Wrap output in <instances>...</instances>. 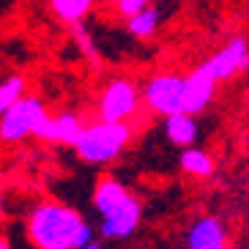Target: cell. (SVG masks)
Listing matches in <instances>:
<instances>
[{
  "mask_svg": "<svg viewBox=\"0 0 249 249\" xmlns=\"http://www.w3.org/2000/svg\"><path fill=\"white\" fill-rule=\"evenodd\" d=\"M28 238L38 249H85L93 241V227L74 208L41 203L28 219Z\"/></svg>",
  "mask_w": 249,
  "mask_h": 249,
  "instance_id": "6da1fadb",
  "label": "cell"
},
{
  "mask_svg": "<svg viewBox=\"0 0 249 249\" xmlns=\"http://www.w3.org/2000/svg\"><path fill=\"white\" fill-rule=\"evenodd\" d=\"M93 205L102 213V235L104 238H126L140 225L142 208L126 186L115 178H104L93 192Z\"/></svg>",
  "mask_w": 249,
  "mask_h": 249,
  "instance_id": "7a4b0ae2",
  "label": "cell"
},
{
  "mask_svg": "<svg viewBox=\"0 0 249 249\" xmlns=\"http://www.w3.org/2000/svg\"><path fill=\"white\" fill-rule=\"evenodd\" d=\"M126 140H129L126 124H104L102 121L82 132L80 142H77V156L88 164H104L124 151Z\"/></svg>",
  "mask_w": 249,
  "mask_h": 249,
  "instance_id": "3957f363",
  "label": "cell"
},
{
  "mask_svg": "<svg viewBox=\"0 0 249 249\" xmlns=\"http://www.w3.org/2000/svg\"><path fill=\"white\" fill-rule=\"evenodd\" d=\"M47 118L50 115H47L41 99H36V96H22L6 115L0 118V140L3 142L25 140L28 134H36Z\"/></svg>",
  "mask_w": 249,
  "mask_h": 249,
  "instance_id": "277c9868",
  "label": "cell"
},
{
  "mask_svg": "<svg viewBox=\"0 0 249 249\" xmlns=\"http://www.w3.org/2000/svg\"><path fill=\"white\" fill-rule=\"evenodd\" d=\"M148 107L159 115H178L183 112V77L178 74H159L145 88Z\"/></svg>",
  "mask_w": 249,
  "mask_h": 249,
  "instance_id": "5b68a950",
  "label": "cell"
},
{
  "mask_svg": "<svg viewBox=\"0 0 249 249\" xmlns=\"http://www.w3.org/2000/svg\"><path fill=\"white\" fill-rule=\"evenodd\" d=\"M137 88L129 80H112L102 93L99 115L104 118V124H124L137 110Z\"/></svg>",
  "mask_w": 249,
  "mask_h": 249,
  "instance_id": "8992f818",
  "label": "cell"
},
{
  "mask_svg": "<svg viewBox=\"0 0 249 249\" xmlns=\"http://www.w3.org/2000/svg\"><path fill=\"white\" fill-rule=\"evenodd\" d=\"M247 66H249V47L244 38L227 41L213 58H208L203 63V69L211 74L213 80H230V77H235V74Z\"/></svg>",
  "mask_w": 249,
  "mask_h": 249,
  "instance_id": "52a82bcc",
  "label": "cell"
},
{
  "mask_svg": "<svg viewBox=\"0 0 249 249\" xmlns=\"http://www.w3.org/2000/svg\"><path fill=\"white\" fill-rule=\"evenodd\" d=\"M213 88H216V80L205 71L203 66L195 69V71L183 80V112L186 115H197L208 107V102L213 99Z\"/></svg>",
  "mask_w": 249,
  "mask_h": 249,
  "instance_id": "ba28073f",
  "label": "cell"
},
{
  "mask_svg": "<svg viewBox=\"0 0 249 249\" xmlns=\"http://www.w3.org/2000/svg\"><path fill=\"white\" fill-rule=\"evenodd\" d=\"M82 132H85V129L80 126V118L74 115V112H60V115H55V118L52 115L47 118L44 124H41V129L36 132V137L47 140V142H63V145L77 148Z\"/></svg>",
  "mask_w": 249,
  "mask_h": 249,
  "instance_id": "9c48e42d",
  "label": "cell"
},
{
  "mask_svg": "<svg viewBox=\"0 0 249 249\" xmlns=\"http://www.w3.org/2000/svg\"><path fill=\"white\" fill-rule=\"evenodd\" d=\"M225 227L216 216H203L189 230V249H225Z\"/></svg>",
  "mask_w": 249,
  "mask_h": 249,
  "instance_id": "30bf717a",
  "label": "cell"
},
{
  "mask_svg": "<svg viewBox=\"0 0 249 249\" xmlns=\"http://www.w3.org/2000/svg\"><path fill=\"white\" fill-rule=\"evenodd\" d=\"M164 132H167L170 142L189 148L192 142L197 140V124H195V118H192V115L178 112V115H170L167 121H164Z\"/></svg>",
  "mask_w": 249,
  "mask_h": 249,
  "instance_id": "8fae6325",
  "label": "cell"
},
{
  "mask_svg": "<svg viewBox=\"0 0 249 249\" xmlns=\"http://www.w3.org/2000/svg\"><path fill=\"white\" fill-rule=\"evenodd\" d=\"M181 167L186 170V173H192V176L205 178V176L213 173V161H211V156L205 154V151H200V148H186L181 154Z\"/></svg>",
  "mask_w": 249,
  "mask_h": 249,
  "instance_id": "7c38bea8",
  "label": "cell"
},
{
  "mask_svg": "<svg viewBox=\"0 0 249 249\" xmlns=\"http://www.w3.org/2000/svg\"><path fill=\"white\" fill-rule=\"evenodd\" d=\"M93 0H50L52 11L63 19V22H71V25H80V19L88 14V8Z\"/></svg>",
  "mask_w": 249,
  "mask_h": 249,
  "instance_id": "4fadbf2b",
  "label": "cell"
},
{
  "mask_svg": "<svg viewBox=\"0 0 249 249\" xmlns=\"http://www.w3.org/2000/svg\"><path fill=\"white\" fill-rule=\"evenodd\" d=\"M159 19H161L159 8H145V11L129 17V33L137 36V38H145V36H151V33L159 28Z\"/></svg>",
  "mask_w": 249,
  "mask_h": 249,
  "instance_id": "5bb4252c",
  "label": "cell"
},
{
  "mask_svg": "<svg viewBox=\"0 0 249 249\" xmlns=\"http://www.w3.org/2000/svg\"><path fill=\"white\" fill-rule=\"evenodd\" d=\"M22 90H25V80H22V77H11V80L0 82V118L6 115V112L11 110L19 99H22Z\"/></svg>",
  "mask_w": 249,
  "mask_h": 249,
  "instance_id": "9a60e30c",
  "label": "cell"
},
{
  "mask_svg": "<svg viewBox=\"0 0 249 249\" xmlns=\"http://www.w3.org/2000/svg\"><path fill=\"white\" fill-rule=\"evenodd\" d=\"M74 38H77V44H80V50L85 52V58H90V60L96 63V60H99V52H96V44L90 41L88 30L82 28V25H74Z\"/></svg>",
  "mask_w": 249,
  "mask_h": 249,
  "instance_id": "2e32d148",
  "label": "cell"
},
{
  "mask_svg": "<svg viewBox=\"0 0 249 249\" xmlns=\"http://www.w3.org/2000/svg\"><path fill=\"white\" fill-rule=\"evenodd\" d=\"M151 3H154V0H118V11L126 14V17H134V14H140V11L151 8Z\"/></svg>",
  "mask_w": 249,
  "mask_h": 249,
  "instance_id": "e0dca14e",
  "label": "cell"
},
{
  "mask_svg": "<svg viewBox=\"0 0 249 249\" xmlns=\"http://www.w3.org/2000/svg\"><path fill=\"white\" fill-rule=\"evenodd\" d=\"M85 249H102V244H99V241H90V244H88V247H85Z\"/></svg>",
  "mask_w": 249,
  "mask_h": 249,
  "instance_id": "ac0fdd59",
  "label": "cell"
},
{
  "mask_svg": "<svg viewBox=\"0 0 249 249\" xmlns=\"http://www.w3.org/2000/svg\"><path fill=\"white\" fill-rule=\"evenodd\" d=\"M0 249H11V247H8V241H6V238H0Z\"/></svg>",
  "mask_w": 249,
  "mask_h": 249,
  "instance_id": "d6986e66",
  "label": "cell"
},
{
  "mask_svg": "<svg viewBox=\"0 0 249 249\" xmlns=\"http://www.w3.org/2000/svg\"><path fill=\"white\" fill-rule=\"evenodd\" d=\"M0 219H3V200H0Z\"/></svg>",
  "mask_w": 249,
  "mask_h": 249,
  "instance_id": "ffe728a7",
  "label": "cell"
}]
</instances>
